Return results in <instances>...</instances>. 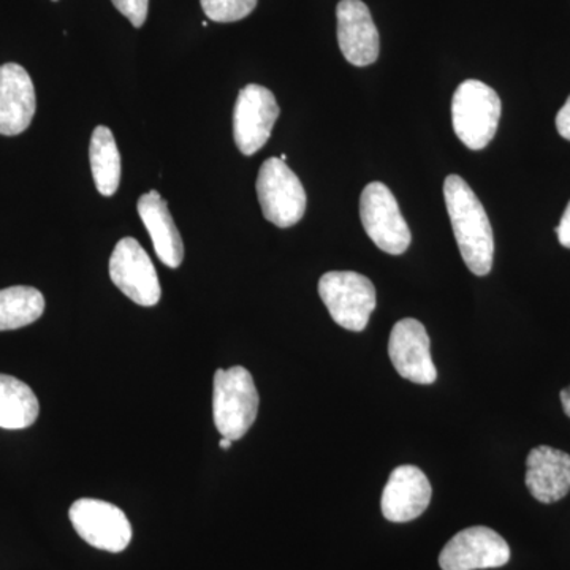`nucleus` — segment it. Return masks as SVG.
<instances>
[{"label": "nucleus", "instance_id": "nucleus-1", "mask_svg": "<svg viewBox=\"0 0 570 570\" xmlns=\"http://www.w3.org/2000/svg\"><path fill=\"white\" fill-rule=\"evenodd\" d=\"M445 206L455 234L456 245L469 272L487 276L493 268V228L482 202L459 175L444 181Z\"/></svg>", "mask_w": 570, "mask_h": 570}, {"label": "nucleus", "instance_id": "nucleus-2", "mask_svg": "<svg viewBox=\"0 0 570 570\" xmlns=\"http://www.w3.org/2000/svg\"><path fill=\"white\" fill-rule=\"evenodd\" d=\"M258 392L253 374L243 366L217 370L213 382V415L220 436L239 441L258 414Z\"/></svg>", "mask_w": 570, "mask_h": 570}, {"label": "nucleus", "instance_id": "nucleus-3", "mask_svg": "<svg viewBox=\"0 0 570 570\" xmlns=\"http://www.w3.org/2000/svg\"><path fill=\"white\" fill-rule=\"evenodd\" d=\"M501 111V99L493 88L479 80L463 81L453 94V130L464 146L480 151L497 135Z\"/></svg>", "mask_w": 570, "mask_h": 570}, {"label": "nucleus", "instance_id": "nucleus-4", "mask_svg": "<svg viewBox=\"0 0 570 570\" xmlns=\"http://www.w3.org/2000/svg\"><path fill=\"white\" fill-rule=\"evenodd\" d=\"M318 295L337 325L363 332L376 309V287L355 272H330L318 281Z\"/></svg>", "mask_w": 570, "mask_h": 570}, {"label": "nucleus", "instance_id": "nucleus-5", "mask_svg": "<svg viewBox=\"0 0 570 570\" xmlns=\"http://www.w3.org/2000/svg\"><path fill=\"white\" fill-rule=\"evenodd\" d=\"M257 197L265 219L276 227H292L305 216V187L288 165L277 157L262 165L257 178Z\"/></svg>", "mask_w": 570, "mask_h": 570}, {"label": "nucleus", "instance_id": "nucleus-6", "mask_svg": "<svg viewBox=\"0 0 570 570\" xmlns=\"http://www.w3.org/2000/svg\"><path fill=\"white\" fill-rule=\"evenodd\" d=\"M360 217L366 235L384 253L401 255L411 246V230L395 195L384 183H370L360 197Z\"/></svg>", "mask_w": 570, "mask_h": 570}, {"label": "nucleus", "instance_id": "nucleus-7", "mask_svg": "<svg viewBox=\"0 0 570 570\" xmlns=\"http://www.w3.org/2000/svg\"><path fill=\"white\" fill-rule=\"evenodd\" d=\"M71 524L94 549L121 553L132 540V527L126 513L100 499L82 498L69 510Z\"/></svg>", "mask_w": 570, "mask_h": 570}, {"label": "nucleus", "instance_id": "nucleus-8", "mask_svg": "<svg viewBox=\"0 0 570 570\" xmlns=\"http://www.w3.org/2000/svg\"><path fill=\"white\" fill-rule=\"evenodd\" d=\"M112 284L140 306H156L163 288L151 257L134 238H122L110 258Z\"/></svg>", "mask_w": 570, "mask_h": 570}, {"label": "nucleus", "instance_id": "nucleus-9", "mask_svg": "<svg viewBox=\"0 0 570 570\" xmlns=\"http://www.w3.org/2000/svg\"><path fill=\"white\" fill-rule=\"evenodd\" d=\"M279 118L275 94L264 86L247 85L238 94L234 110V138L245 156L261 151Z\"/></svg>", "mask_w": 570, "mask_h": 570}, {"label": "nucleus", "instance_id": "nucleus-10", "mask_svg": "<svg viewBox=\"0 0 570 570\" xmlns=\"http://www.w3.org/2000/svg\"><path fill=\"white\" fill-rule=\"evenodd\" d=\"M509 560V543L485 527L460 531L439 554L442 570L497 569L508 564Z\"/></svg>", "mask_w": 570, "mask_h": 570}, {"label": "nucleus", "instance_id": "nucleus-11", "mask_svg": "<svg viewBox=\"0 0 570 570\" xmlns=\"http://www.w3.org/2000/svg\"><path fill=\"white\" fill-rule=\"evenodd\" d=\"M389 355L401 377L420 385L436 382L438 371L431 358V341L417 318H403L390 333Z\"/></svg>", "mask_w": 570, "mask_h": 570}, {"label": "nucleus", "instance_id": "nucleus-12", "mask_svg": "<svg viewBox=\"0 0 570 570\" xmlns=\"http://www.w3.org/2000/svg\"><path fill=\"white\" fill-rule=\"evenodd\" d=\"M337 43L347 62L355 67L377 61L381 39L371 11L362 0H341L336 9Z\"/></svg>", "mask_w": 570, "mask_h": 570}, {"label": "nucleus", "instance_id": "nucleus-13", "mask_svg": "<svg viewBox=\"0 0 570 570\" xmlns=\"http://www.w3.org/2000/svg\"><path fill=\"white\" fill-rule=\"evenodd\" d=\"M433 489L425 472L417 466H397L390 474L382 493L381 509L393 523H407L419 519L430 505Z\"/></svg>", "mask_w": 570, "mask_h": 570}, {"label": "nucleus", "instance_id": "nucleus-14", "mask_svg": "<svg viewBox=\"0 0 570 570\" xmlns=\"http://www.w3.org/2000/svg\"><path fill=\"white\" fill-rule=\"evenodd\" d=\"M36 110V88L28 70L14 62L0 66V135L26 132Z\"/></svg>", "mask_w": 570, "mask_h": 570}, {"label": "nucleus", "instance_id": "nucleus-15", "mask_svg": "<svg viewBox=\"0 0 570 570\" xmlns=\"http://www.w3.org/2000/svg\"><path fill=\"white\" fill-rule=\"evenodd\" d=\"M527 487L542 504L561 501L570 491V455L562 450L539 445L527 460Z\"/></svg>", "mask_w": 570, "mask_h": 570}, {"label": "nucleus", "instance_id": "nucleus-16", "mask_svg": "<svg viewBox=\"0 0 570 570\" xmlns=\"http://www.w3.org/2000/svg\"><path fill=\"white\" fill-rule=\"evenodd\" d=\"M142 224L151 235L157 257L168 268H179L184 258L181 234L176 227L174 217L168 212L167 202L157 190L141 195L137 204Z\"/></svg>", "mask_w": 570, "mask_h": 570}, {"label": "nucleus", "instance_id": "nucleus-17", "mask_svg": "<svg viewBox=\"0 0 570 570\" xmlns=\"http://www.w3.org/2000/svg\"><path fill=\"white\" fill-rule=\"evenodd\" d=\"M39 412V400L28 384L0 374V428L24 430L36 423Z\"/></svg>", "mask_w": 570, "mask_h": 570}, {"label": "nucleus", "instance_id": "nucleus-18", "mask_svg": "<svg viewBox=\"0 0 570 570\" xmlns=\"http://www.w3.org/2000/svg\"><path fill=\"white\" fill-rule=\"evenodd\" d=\"M89 159L97 190L104 197H111L121 183V156L115 135L105 126H97L89 146Z\"/></svg>", "mask_w": 570, "mask_h": 570}, {"label": "nucleus", "instance_id": "nucleus-19", "mask_svg": "<svg viewBox=\"0 0 570 570\" xmlns=\"http://www.w3.org/2000/svg\"><path fill=\"white\" fill-rule=\"evenodd\" d=\"M45 311L40 291L26 285L0 291V332L22 328L39 321Z\"/></svg>", "mask_w": 570, "mask_h": 570}, {"label": "nucleus", "instance_id": "nucleus-20", "mask_svg": "<svg viewBox=\"0 0 570 570\" xmlns=\"http://www.w3.org/2000/svg\"><path fill=\"white\" fill-rule=\"evenodd\" d=\"M206 17L214 22L245 20L257 7V0H200Z\"/></svg>", "mask_w": 570, "mask_h": 570}, {"label": "nucleus", "instance_id": "nucleus-21", "mask_svg": "<svg viewBox=\"0 0 570 570\" xmlns=\"http://www.w3.org/2000/svg\"><path fill=\"white\" fill-rule=\"evenodd\" d=\"M112 6L119 10L134 28L140 29L148 18L149 0H111Z\"/></svg>", "mask_w": 570, "mask_h": 570}, {"label": "nucleus", "instance_id": "nucleus-22", "mask_svg": "<svg viewBox=\"0 0 570 570\" xmlns=\"http://www.w3.org/2000/svg\"><path fill=\"white\" fill-rule=\"evenodd\" d=\"M557 129L558 134H560L562 138L570 141V96L569 99L566 100L564 107L558 111Z\"/></svg>", "mask_w": 570, "mask_h": 570}, {"label": "nucleus", "instance_id": "nucleus-23", "mask_svg": "<svg viewBox=\"0 0 570 570\" xmlns=\"http://www.w3.org/2000/svg\"><path fill=\"white\" fill-rule=\"evenodd\" d=\"M558 239H560L561 246L570 249V202L564 214H562L561 223L557 227Z\"/></svg>", "mask_w": 570, "mask_h": 570}, {"label": "nucleus", "instance_id": "nucleus-24", "mask_svg": "<svg viewBox=\"0 0 570 570\" xmlns=\"http://www.w3.org/2000/svg\"><path fill=\"white\" fill-rule=\"evenodd\" d=\"M560 397L562 409H564L566 415L570 419V385L568 389L562 390Z\"/></svg>", "mask_w": 570, "mask_h": 570}, {"label": "nucleus", "instance_id": "nucleus-25", "mask_svg": "<svg viewBox=\"0 0 570 570\" xmlns=\"http://www.w3.org/2000/svg\"><path fill=\"white\" fill-rule=\"evenodd\" d=\"M232 442H234V441H230V439H227V438L220 439V442H219L220 449H223V450L232 449Z\"/></svg>", "mask_w": 570, "mask_h": 570}, {"label": "nucleus", "instance_id": "nucleus-26", "mask_svg": "<svg viewBox=\"0 0 570 570\" xmlns=\"http://www.w3.org/2000/svg\"><path fill=\"white\" fill-rule=\"evenodd\" d=\"M281 160H283V163H285V160H287V156H285V154H283V156H281Z\"/></svg>", "mask_w": 570, "mask_h": 570}, {"label": "nucleus", "instance_id": "nucleus-27", "mask_svg": "<svg viewBox=\"0 0 570 570\" xmlns=\"http://www.w3.org/2000/svg\"><path fill=\"white\" fill-rule=\"evenodd\" d=\"M52 2H58V0H52Z\"/></svg>", "mask_w": 570, "mask_h": 570}]
</instances>
